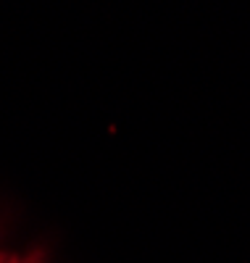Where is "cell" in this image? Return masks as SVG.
Listing matches in <instances>:
<instances>
[{
    "label": "cell",
    "mask_w": 250,
    "mask_h": 263,
    "mask_svg": "<svg viewBox=\"0 0 250 263\" xmlns=\"http://www.w3.org/2000/svg\"><path fill=\"white\" fill-rule=\"evenodd\" d=\"M0 263H48V253L42 248H32V250H19L3 242L0 237Z\"/></svg>",
    "instance_id": "cell-1"
}]
</instances>
